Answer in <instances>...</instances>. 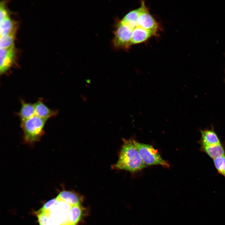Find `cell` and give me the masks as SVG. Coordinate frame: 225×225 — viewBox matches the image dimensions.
I'll return each mask as SVG.
<instances>
[{"mask_svg":"<svg viewBox=\"0 0 225 225\" xmlns=\"http://www.w3.org/2000/svg\"><path fill=\"white\" fill-rule=\"evenodd\" d=\"M73 205L66 202L58 200L56 204L49 212L50 225H71L68 219V213Z\"/></svg>","mask_w":225,"mask_h":225,"instance_id":"cell-4","label":"cell"},{"mask_svg":"<svg viewBox=\"0 0 225 225\" xmlns=\"http://www.w3.org/2000/svg\"><path fill=\"white\" fill-rule=\"evenodd\" d=\"M15 49L13 44L9 48L0 49V73H5L12 66L15 62Z\"/></svg>","mask_w":225,"mask_h":225,"instance_id":"cell-7","label":"cell"},{"mask_svg":"<svg viewBox=\"0 0 225 225\" xmlns=\"http://www.w3.org/2000/svg\"><path fill=\"white\" fill-rule=\"evenodd\" d=\"M0 22V37L7 35L16 29L15 22L9 16Z\"/></svg>","mask_w":225,"mask_h":225,"instance_id":"cell-15","label":"cell"},{"mask_svg":"<svg viewBox=\"0 0 225 225\" xmlns=\"http://www.w3.org/2000/svg\"><path fill=\"white\" fill-rule=\"evenodd\" d=\"M34 104L35 115L40 118L47 120L57 115V111L50 109L41 100L38 101Z\"/></svg>","mask_w":225,"mask_h":225,"instance_id":"cell-9","label":"cell"},{"mask_svg":"<svg viewBox=\"0 0 225 225\" xmlns=\"http://www.w3.org/2000/svg\"><path fill=\"white\" fill-rule=\"evenodd\" d=\"M202 147L205 152L213 159L219 157L225 156L224 148L220 143Z\"/></svg>","mask_w":225,"mask_h":225,"instance_id":"cell-14","label":"cell"},{"mask_svg":"<svg viewBox=\"0 0 225 225\" xmlns=\"http://www.w3.org/2000/svg\"><path fill=\"white\" fill-rule=\"evenodd\" d=\"M58 199L56 197L47 202L40 209L42 211L49 213L50 209L57 203Z\"/></svg>","mask_w":225,"mask_h":225,"instance_id":"cell-19","label":"cell"},{"mask_svg":"<svg viewBox=\"0 0 225 225\" xmlns=\"http://www.w3.org/2000/svg\"><path fill=\"white\" fill-rule=\"evenodd\" d=\"M8 16H9L8 10L5 7V2L3 1L1 2L0 3V22Z\"/></svg>","mask_w":225,"mask_h":225,"instance_id":"cell-20","label":"cell"},{"mask_svg":"<svg viewBox=\"0 0 225 225\" xmlns=\"http://www.w3.org/2000/svg\"><path fill=\"white\" fill-rule=\"evenodd\" d=\"M56 198L59 200L73 205L81 204L80 197L77 194L70 191L62 190L59 193Z\"/></svg>","mask_w":225,"mask_h":225,"instance_id":"cell-11","label":"cell"},{"mask_svg":"<svg viewBox=\"0 0 225 225\" xmlns=\"http://www.w3.org/2000/svg\"><path fill=\"white\" fill-rule=\"evenodd\" d=\"M39 225H50L49 220V214L40 209L36 212Z\"/></svg>","mask_w":225,"mask_h":225,"instance_id":"cell-18","label":"cell"},{"mask_svg":"<svg viewBox=\"0 0 225 225\" xmlns=\"http://www.w3.org/2000/svg\"><path fill=\"white\" fill-rule=\"evenodd\" d=\"M135 146L146 165H160L169 168V164L163 160L158 151L151 145L137 142L134 140Z\"/></svg>","mask_w":225,"mask_h":225,"instance_id":"cell-3","label":"cell"},{"mask_svg":"<svg viewBox=\"0 0 225 225\" xmlns=\"http://www.w3.org/2000/svg\"><path fill=\"white\" fill-rule=\"evenodd\" d=\"M22 106L18 113L21 122L24 121L35 116L34 104L22 101Z\"/></svg>","mask_w":225,"mask_h":225,"instance_id":"cell-13","label":"cell"},{"mask_svg":"<svg viewBox=\"0 0 225 225\" xmlns=\"http://www.w3.org/2000/svg\"><path fill=\"white\" fill-rule=\"evenodd\" d=\"M114 32L112 43L117 48L127 50L131 45V40L133 29L122 23L118 22Z\"/></svg>","mask_w":225,"mask_h":225,"instance_id":"cell-5","label":"cell"},{"mask_svg":"<svg viewBox=\"0 0 225 225\" xmlns=\"http://www.w3.org/2000/svg\"><path fill=\"white\" fill-rule=\"evenodd\" d=\"M140 8L138 26L157 33L160 29L159 25L150 13L144 1H142Z\"/></svg>","mask_w":225,"mask_h":225,"instance_id":"cell-6","label":"cell"},{"mask_svg":"<svg viewBox=\"0 0 225 225\" xmlns=\"http://www.w3.org/2000/svg\"><path fill=\"white\" fill-rule=\"evenodd\" d=\"M16 29H15L7 35L0 37V49L7 48L14 44V42Z\"/></svg>","mask_w":225,"mask_h":225,"instance_id":"cell-16","label":"cell"},{"mask_svg":"<svg viewBox=\"0 0 225 225\" xmlns=\"http://www.w3.org/2000/svg\"><path fill=\"white\" fill-rule=\"evenodd\" d=\"M213 160L218 172L225 177V156L217 158Z\"/></svg>","mask_w":225,"mask_h":225,"instance_id":"cell-17","label":"cell"},{"mask_svg":"<svg viewBox=\"0 0 225 225\" xmlns=\"http://www.w3.org/2000/svg\"><path fill=\"white\" fill-rule=\"evenodd\" d=\"M140 7L128 13L120 21L132 29L138 26V21L140 12Z\"/></svg>","mask_w":225,"mask_h":225,"instance_id":"cell-12","label":"cell"},{"mask_svg":"<svg viewBox=\"0 0 225 225\" xmlns=\"http://www.w3.org/2000/svg\"><path fill=\"white\" fill-rule=\"evenodd\" d=\"M202 146H209L220 144L216 133L212 130H205L201 131Z\"/></svg>","mask_w":225,"mask_h":225,"instance_id":"cell-10","label":"cell"},{"mask_svg":"<svg viewBox=\"0 0 225 225\" xmlns=\"http://www.w3.org/2000/svg\"><path fill=\"white\" fill-rule=\"evenodd\" d=\"M117 162L112 165L113 169L122 170L131 172L141 171L147 167L136 148L134 140L123 139Z\"/></svg>","mask_w":225,"mask_h":225,"instance_id":"cell-1","label":"cell"},{"mask_svg":"<svg viewBox=\"0 0 225 225\" xmlns=\"http://www.w3.org/2000/svg\"><path fill=\"white\" fill-rule=\"evenodd\" d=\"M80 96L81 98L84 102H86L87 100V99L84 96V95L82 94H81Z\"/></svg>","mask_w":225,"mask_h":225,"instance_id":"cell-21","label":"cell"},{"mask_svg":"<svg viewBox=\"0 0 225 225\" xmlns=\"http://www.w3.org/2000/svg\"><path fill=\"white\" fill-rule=\"evenodd\" d=\"M157 35V33L155 32L137 26L133 30L131 45L144 42L152 37Z\"/></svg>","mask_w":225,"mask_h":225,"instance_id":"cell-8","label":"cell"},{"mask_svg":"<svg viewBox=\"0 0 225 225\" xmlns=\"http://www.w3.org/2000/svg\"><path fill=\"white\" fill-rule=\"evenodd\" d=\"M47 121L35 115L21 122V127L26 143L32 145L40 141L45 134L43 128Z\"/></svg>","mask_w":225,"mask_h":225,"instance_id":"cell-2","label":"cell"}]
</instances>
